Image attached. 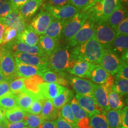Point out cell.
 Segmentation results:
<instances>
[{
	"instance_id": "6da1fadb",
	"label": "cell",
	"mask_w": 128,
	"mask_h": 128,
	"mask_svg": "<svg viewBox=\"0 0 128 128\" xmlns=\"http://www.w3.org/2000/svg\"><path fill=\"white\" fill-rule=\"evenodd\" d=\"M104 49L95 37L87 42L75 47L71 54V60H84L92 64H99Z\"/></svg>"
},
{
	"instance_id": "44dd1931",
	"label": "cell",
	"mask_w": 128,
	"mask_h": 128,
	"mask_svg": "<svg viewBox=\"0 0 128 128\" xmlns=\"http://www.w3.org/2000/svg\"><path fill=\"white\" fill-rule=\"evenodd\" d=\"M110 75L98 64H93L91 69L90 77L94 83L98 85H103L106 82Z\"/></svg>"
},
{
	"instance_id": "d4e9b609",
	"label": "cell",
	"mask_w": 128,
	"mask_h": 128,
	"mask_svg": "<svg viewBox=\"0 0 128 128\" xmlns=\"http://www.w3.org/2000/svg\"><path fill=\"white\" fill-rule=\"evenodd\" d=\"M17 40L32 46H39V35L28 26L17 36Z\"/></svg>"
},
{
	"instance_id": "5bb4252c",
	"label": "cell",
	"mask_w": 128,
	"mask_h": 128,
	"mask_svg": "<svg viewBox=\"0 0 128 128\" xmlns=\"http://www.w3.org/2000/svg\"><path fill=\"white\" fill-rule=\"evenodd\" d=\"M93 64L84 60H71V66L68 72L81 78H89Z\"/></svg>"
},
{
	"instance_id": "f546056e",
	"label": "cell",
	"mask_w": 128,
	"mask_h": 128,
	"mask_svg": "<svg viewBox=\"0 0 128 128\" xmlns=\"http://www.w3.org/2000/svg\"><path fill=\"white\" fill-rule=\"evenodd\" d=\"M102 19L107 22L110 16L122 4L120 0H102Z\"/></svg>"
},
{
	"instance_id": "9c48e42d",
	"label": "cell",
	"mask_w": 128,
	"mask_h": 128,
	"mask_svg": "<svg viewBox=\"0 0 128 128\" xmlns=\"http://www.w3.org/2000/svg\"><path fill=\"white\" fill-rule=\"evenodd\" d=\"M54 18L49 12L42 10L32 19L28 27L39 35H44Z\"/></svg>"
},
{
	"instance_id": "74e56055",
	"label": "cell",
	"mask_w": 128,
	"mask_h": 128,
	"mask_svg": "<svg viewBox=\"0 0 128 128\" xmlns=\"http://www.w3.org/2000/svg\"><path fill=\"white\" fill-rule=\"evenodd\" d=\"M59 115L61 117L62 119L68 122V123L75 126L76 128L77 122L75 119L74 116L72 111L71 104L70 103H67L60 110Z\"/></svg>"
},
{
	"instance_id": "94428289",
	"label": "cell",
	"mask_w": 128,
	"mask_h": 128,
	"mask_svg": "<svg viewBox=\"0 0 128 128\" xmlns=\"http://www.w3.org/2000/svg\"><path fill=\"white\" fill-rule=\"evenodd\" d=\"M120 2L122 4H124V5H126L127 6L128 3V0H120Z\"/></svg>"
},
{
	"instance_id": "7dc6e473",
	"label": "cell",
	"mask_w": 128,
	"mask_h": 128,
	"mask_svg": "<svg viewBox=\"0 0 128 128\" xmlns=\"http://www.w3.org/2000/svg\"><path fill=\"white\" fill-rule=\"evenodd\" d=\"M116 79L128 80V61H123L120 69L117 73Z\"/></svg>"
},
{
	"instance_id": "ee69618b",
	"label": "cell",
	"mask_w": 128,
	"mask_h": 128,
	"mask_svg": "<svg viewBox=\"0 0 128 128\" xmlns=\"http://www.w3.org/2000/svg\"><path fill=\"white\" fill-rule=\"evenodd\" d=\"M44 100H45V98H36L30 107L28 113L36 115L40 114L42 110L43 104H44Z\"/></svg>"
},
{
	"instance_id": "680465c9",
	"label": "cell",
	"mask_w": 128,
	"mask_h": 128,
	"mask_svg": "<svg viewBox=\"0 0 128 128\" xmlns=\"http://www.w3.org/2000/svg\"><path fill=\"white\" fill-rule=\"evenodd\" d=\"M5 29H6L5 26L0 22V46H1L2 44Z\"/></svg>"
},
{
	"instance_id": "bcb514c9",
	"label": "cell",
	"mask_w": 128,
	"mask_h": 128,
	"mask_svg": "<svg viewBox=\"0 0 128 128\" xmlns=\"http://www.w3.org/2000/svg\"><path fill=\"white\" fill-rule=\"evenodd\" d=\"M116 36H128V18L124 19L118 26L116 30Z\"/></svg>"
},
{
	"instance_id": "f35d334b",
	"label": "cell",
	"mask_w": 128,
	"mask_h": 128,
	"mask_svg": "<svg viewBox=\"0 0 128 128\" xmlns=\"http://www.w3.org/2000/svg\"><path fill=\"white\" fill-rule=\"evenodd\" d=\"M70 104H71V109L72 111L74 116L75 119H76L77 122L80 120L84 119L85 118H87V117H88L87 113L79 105L78 101L76 100V98L74 97L72 99L71 102H70Z\"/></svg>"
},
{
	"instance_id": "484cf974",
	"label": "cell",
	"mask_w": 128,
	"mask_h": 128,
	"mask_svg": "<svg viewBox=\"0 0 128 128\" xmlns=\"http://www.w3.org/2000/svg\"><path fill=\"white\" fill-rule=\"evenodd\" d=\"M58 40L50 38L45 35H41L39 36L40 47L42 49L44 54L49 57L53 52L58 47Z\"/></svg>"
},
{
	"instance_id": "e7e4bbea",
	"label": "cell",
	"mask_w": 128,
	"mask_h": 128,
	"mask_svg": "<svg viewBox=\"0 0 128 128\" xmlns=\"http://www.w3.org/2000/svg\"><path fill=\"white\" fill-rule=\"evenodd\" d=\"M102 1V0H93V2H97V1Z\"/></svg>"
},
{
	"instance_id": "277c9868",
	"label": "cell",
	"mask_w": 128,
	"mask_h": 128,
	"mask_svg": "<svg viewBox=\"0 0 128 128\" xmlns=\"http://www.w3.org/2000/svg\"><path fill=\"white\" fill-rule=\"evenodd\" d=\"M0 71L4 80L10 81L17 76L15 58L12 51L4 47H0Z\"/></svg>"
},
{
	"instance_id": "6f0895ef",
	"label": "cell",
	"mask_w": 128,
	"mask_h": 128,
	"mask_svg": "<svg viewBox=\"0 0 128 128\" xmlns=\"http://www.w3.org/2000/svg\"><path fill=\"white\" fill-rule=\"evenodd\" d=\"M38 128H56L55 121H45Z\"/></svg>"
},
{
	"instance_id": "52a82bcc",
	"label": "cell",
	"mask_w": 128,
	"mask_h": 128,
	"mask_svg": "<svg viewBox=\"0 0 128 128\" xmlns=\"http://www.w3.org/2000/svg\"><path fill=\"white\" fill-rule=\"evenodd\" d=\"M94 37V23L88 18L83 26L71 40L68 47H76L87 42Z\"/></svg>"
},
{
	"instance_id": "4dcf8cb0",
	"label": "cell",
	"mask_w": 128,
	"mask_h": 128,
	"mask_svg": "<svg viewBox=\"0 0 128 128\" xmlns=\"http://www.w3.org/2000/svg\"><path fill=\"white\" fill-rule=\"evenodd\" d=\"M26 113L23 110L17 107L12 109L7 110L5 111L6 120L10 123H16L23 122L26 115Z\"/></svg>"
},
{
	"instance_id": "ab89813d",
	"label": "cell",
	"mask_w": 128,
	"mask_h": 128,
	"mask_svg": "<svg viewBox=\"0 0 128 128\" xmlns=\"http://www.w3.org/2000/svg\"><path fill=\"white\" fill-rule=\"evenodd\" d=\"M112 90L122 96H127L128 92V80L116 79L112 87Z\"/></svg>"
},
{
	"instance_id": "83f0119b",
	"label": "cell",
	"mask_w": 128,
	"mask_h": 128,
	"mask_svg": "<svg viewBox=\"0 0 128 128\" xmlns=\"http://www.w3.org/2000/svg\"><path fill=\"white\" fill-rule=\"evenodd\" d=\"M110 128H120L122 110L110 109L103 113Z\"/></svg>"
},
{
	"instance_id": "f1b7e54d",
	"label": "cell",
	"mask_w": 128,
	"mask_h": 128,
	"mask_svg": "<svg viewBox=\"0 0 128 128\" xmlns=\"http://www.w3.org/2000/svg\"><path fill=\"white\" fill-rule=\"evenodd\" d=\"M74 98V92L67 88H65L64 90L52 100L53 104L57 110H60L65 104L70 103Z\"/></svg>"
},
{
	"instance_id": "8992f818",
	"label": "cell",
	"mask_w": 128,
	"mask_h": 128,
	"mask_svg": "<svg viewBox=\"0 0 128 128\" xmlns=\"http://www.w3.org/2000/svg\"><path fill=\"white\" fill-rule=\"evenodd\" d=\"M88 17L87 12H82L69 19L64 26L61 36L68 41L71 40L81 29Z\"/></svg>"
},
{
	"instance_id": "1f68e13d",
	"label": "cell",
	"mask_w": 128,
	"mask_h": 128,
	"mask_svg": "<svg viewBox=\"0 0 128 128\" xmlns=\"http://www.w3.org/2000/svg\"><path fill=\"white\" fill-rule=\"evenodd\" d=\"M108 102L110 109L120 110L124 106L123 96L113 92V90L108 92Z\"/></svg>"
},
{
	"instance_id": "c3c4849f",
	"label": "cell",
	"mask_w": 128,
	"mask_h": 128,
	"mask_svg": "<svg viewBox=\"0 0 128 128\" xmlns=\"http://www.w3.org/2000/svg\"><path fill=\"white\" fill-rule=\"evenodd\" d=\"M28 25H27V22L25 20H24L23 17L21 16L20 18L18 19L16 23L14 24V25L12 26V28H15L16 31L17 32V34L18 36L21 33H23L26 28H28Z\"/></svg>"
},
{
	"instance_id": "ac0fdd59",
	"label": "cell",
	"mask_w": 128,
	"mask_h": 128,
	"mask_svg": "<svg viewBox=\"0 0 128 128\" xmlns=\"http://www.w3.org/2000/svg\"><path fill=\"white\" fill-rule=\"evenodd\" d=\"M17 76L24 78L31 77L34 76H42L43 72L49 68L31 66L16 62Z\"/></svg>"
},
{
	"instance_id": "2e32d148",
	"label": "cell",
	"mask_w": 128,
	"mask_h": 128,
	"mask_svg": "<svg viewBox=\"0 0 128 128\" xmlns=\"http://www.w3.org/2000/svg\"><path fill=\"white\" fill-rule=\"evenodd\" d=\"M44 82L53 83L60 85L61 86H69V76L64 72H56L49 68L43 72L41 76Z\"/></svg>"
},
{
	"instance_id": "9f6ffc18",
	"label": "cell",
	"mask_w": 128,
	"mask_h": 128,
	"mask_svg": "<svg viewBox=\"0 0 128 128\" xmlns=\"http://www.w3.org/2000/svg\"><path fill=\"white\" fill-rule=\"evenodd\" d=\"M28 1V0H9L12 7L16 10H18Z\"/></svg>"
},
{
	"instance_id": "60d3db41",
	"label": "cell",
	"mask_w": 128,
	"mask_h": 128,
	"mask_svg": "<svg viewBox=\"0 0 128 128\" xmlns=\"http://www.w3.org/2000/svg\"><path fill=\"white\" fill-rule=\"evenodd\" d=\"M21 16L18 10L12 11L6 17L0 18V22L5 26L6 28H12L16 22L20 18Z\"/></svg>"
},
{
	"instance_id": "f907efd6",
	"label": "cell",
	"mask_w": 128,
	"mask_h": 128,
	"mask_svg": "<svg viewBox=\"0 0 128 128\" xmlns=\"http://www.w3.org/2000/svg\"><path fill=\"white\" fill-rule=\"evenodd\" d=\"M11 94L12 93L10 89L9 81L6 80H3L0 82V98Z\"/></svg>"
},
{
	"instance_id": "816d5d0a",
	"label": "cell",
	"mask_w": 128,
	"mask_h": 128,
	"mask_svg": "<svg viewBox=\"0 0 128 128\" xmlns=\"http://www.w3.org/2000/svg\"><path fill=\"white\" fill-rule=\"evenodd\" d=\"M56 128H76V126L62 119L60 115L55 121Z\"/></svg>"
},
{
	"instance_id": "f5cc1de1",
	"label": "cell",
	"mask_w": 128,
	"mask_h": 128,
	"mask_svg": "<svg viewBox=\"0 0 128 128\" xmlns=\"http://www.w3.org/2000/svg\"><path fill=\"white\" fill-rule=\"evenodd\" d=\"M4 124V128H23L26 126L24 121L16 123H10L6 120L3 122Z\"/></svg>"
},
{
	"instance_id": "681fc988",
	"label": "cell",
	"mask_w": 128,
	"mask_h": 128,
	"mask_svg": "<svg viewBox=\"0 0 128 128\" xmlns=\"http://www.w3.org/2000/svg\"><path fill=\"white\" fill-rule=\"evenodd\" d=\"M69 0H46L42 6L45 7H61L68 4Z\"/></svg>"
},
{
	"instance_id": "e0dca14e",
	"label": "cell",
	"mask_w": 128,
	"mask_h": 128,
	"mask_svg": "<svg viewBox=\"0 0 128 128\" xmlns=\"http://www.w3.org/2000/svg\"><path fill=\"white\" fill-rule=\"evenodd\" d=\"M46 0H28L18 10L20 16L24 20L28 21L33 17Z\"/></svg>"
},
{
	"instance_id": "03108f58",
	"label": "cell",
	"mask_w": 128,
	"mask_h": 128,
	"mask_svg": "<svg viewBox=\"0 0 128 128\" xmlns=\"http://www.w3.org/2000/svg\"><path fill=\"white\" fill-rule=\"evenodd\" d=\"M9 1V0H0V1H1V2H6V1Z\"/></svg>"
},
{
	"instance_id": "11a10c76",
	"label": "cell",
	"mask_w": 128,
	"mask_h": 128,
	"mask_svg": "<svg viewBox=\"0 0 128 128\" xmlns=\"http://www.w3.org/2000/svg\"><path fill=\"white\" fill-rule=\"evenodd\" d=\"M76 128H92L90 124L89 117L85 118L77 122Z\"/></svg>"
},
{
	"instance_id": "e575fe53",
	"label": "cell",
	"mask_w": 128,
	"mask_h": 128,
	"mask_svg": "<svg viewBox=\"0 0 128 128\" xmlns=\"http://www.w3.org/2000/svg\"><path fill=\"white\" fill-rule=\"evenodd\" d=\"M24 121L26 122V126L30 128H38L45 122L40 114H33L28 112L26 113Z\"/></svg>"
},
{
	"instance_id": "8fae6325",
	"label": "cell",
	"mask_w": 128,
	"mask_h": 128,
	"mask_svg": "<svg viewBox=\"0 0 128 128\" xmlns=\"http://www.w3.org/2000/svg\"><path fill=\"white\" fill-rule=\"evenodd\" d=\"M69 82L76 91V94L92 97V90L94 84L92 81L84 78L69 76Z\"/></svg>"
},
{
	"instance_id": "836d02e7",
	"label": "cell",
	"mask_w": 128,
	"mask_h": 128,
	"mask_svg": "<svg viewBox=\"0 0 128 128\" xmlns=\"http://www.w3.org/2000/svg\"><path fill=\"white\" fill-rule=\"evenodd\" d=\"M24 79V78L17 76L9 81L10 89L12 94L17 96L25 92Z\"/></svg>"
},
{
	"instance_id": "db71d44e",
	"label": "cell",
	"mask_w": 128,
	"mask_h": 128,
	"mask_svg": "<svg viewBox=\"0 0 128 128\" xmlns=\"http://www.w3.org/2000/svg\"><path fill=\"white\" fill-rule=\"evenodd\" d=\"M120 128H128V106L122 110V117Z\"/></svg>"
},
{
	"instance_id": "3957f363",
	"label": "cell",
	"mask_w": 128,
	"mask_h": 128,
	"mask_svg": "<svg viewBox=\"0 0 128 128\" xmlns=\"http://www.w3.org/2000/svg\"><path fill=\"white\" fill-rule=\"evenodd\" d=\"M94 37L104 50L110 49L116 37V32L108 22L101 21L94 23Z\"/></svg>"
},
{
	"instance_id": "5b68a950",
	"label": "cell",
	"mask_w": 128,
	"mask_h": 128,
	"mask_svg": "<svg viewBox=\"0 0 128 128\" xmlns=\"http://www.w3.org/2000/svg\"><path fill=\"white\" fill-rule=\"evenodd\" d=\"M122 64L121 58L116 52L110 49H105L98 65H100L110 75L114 76L119 72Z\"/></svg>"
},
{
	"instance_id": "cb8c5ba5",
	"label": "cell",
	"mask_w": 128,
	"mask_h": 128,
	"mask_svg": "<svg viewBox=\"0 0 128 128\" xmlns=\"http://www.w3.org/2000/svg\"><path fill=\"white\" fill-rule=\"evenodd\" d=\"M126 10L124 5L121 4L112 13L107 20V22L112 28L116 30L120 24L126 18Z\"/></svg>"
},
{
	"instance_id": "003e7915",
	"label": "cell",
	"mask_w": 128,
	"mask_h": 128,
	"mask_svg": "<svg viewBox=\"0 0 128 128\" xmlns=\"http://www.w3.org/2000/svg\"><path fill=\"white\" fill-rule=\"evenodd\" d=\"M28 128V126H26V127H24V128Z\"/></svg>"
},
{
	"instance_id": "ffe728a7",
	"label": "cell",
	"mask_w": 128,
	"mask_h": 128,
	"mask_svg": "<svg viewBox=\"0 0 128 128\" xmlns=\"http://www.w3.org/2000/svg\"><path fill=\"white\" fill-rule=\"evenodd\" d=\"M44 82L40 76H34L24 79L26 90L34 94L39 98H43L40 94V86Z\"/></svg>"
},
{
	"instance_id": "b9f144b4",
	"label": "cell",
	"mask_w": 128,
	"mask_h": 128,
	"mask_svg": "<svg viewBox=\"0 0 128 128\" xmlns=\"http://www.w3.org/2000/svg\"><path fill=\"white\" fill-rule=\"evenodd\" d=\"M17 36H18L17 32L15 28H6L4 34V39L1 46L7 45L16 40L17 38Z\"/></svg>"
},
{
	"instance_id": "30bf717a",
	"label": "cell",
	"mask_w": 128,
	"mask_h": 128,
	"mask_svg": "<svg viewBox=\"0 0 128 128\" xmlns=\"http://www.w3.org/2000/svg\"><path fill=\"white\" fill-rule=\"evenodd\" d=\"M13 55L16 62L31 66L48 68L49 57L48 56H39L18 52H14Z\"/></svg>"
},
{
	"instance_id": "ba28073f",
	"label": "cell",
	"mask_w": 128,
	"mask_h": 128,
	"mask_svg": "<svg viewBox=\"0 0 128 128\" xmlns=\"http://www.w3.org/2000/svg\"><path fill=\"white\" fill-rule=\"evenodd\" d=\"M42 10L49 12L54 18L61 20H68L80 12V10L70 4L61 7L42 6Z\"/></svg>"
},
{
	"instance_id": "f6af8a7d",
	"label": "cell",
	"mask_w": 128,
	"mask_h": 128,
	"mask_svg": "<svg viewBox=\"0 0 128 128\" xmlns=\"http://www.w3.org/2000/svg\"><path fill=\"white\" fill-rule=\"evenodd\" d=\"M14 10H15V9L12 7L9 1L6 2L0 1V18L6 17Z\"/></svg>"
},
{
	"instance_id": "8d00e7d4",
	"label": "cell",
	"mask_w": 128,
	"mask_h": 128,
	"mask_svg": "<svg viewBox=\"0 0 128 128\" xmlns=\"http://www.w3.org/2000/svg\"><path fill=\"white\" fill-rule=\"evenodd\" d=\"M90 118V124L92 128H110L103 113L94 115Z\"/></svg>"
},
{
	"instance_id": "7c38bea8",
	"label": "cell",
	"mask_w": 128,
	"mask_h": 128,
	"mask_svg": "<svg viewBox=\"0 0 128 128\" xmlns=\"http://www.w3.org/2000/svg\"><path fill=\"white\" fill-rule=\"evenodd\" d=\"M6 48L11 51L18 52L39 56H48L39 46H32L17 40V39L6 46Z\"/></svg>"
},
{
	"instance_id": "be15d7a7",
	"label": "cell",
	"mask_w": 128,
	"mask_h": 128,
	"mask_svg": "<svg viewBox=\"0 0 128 128\" xmlns=\"http://www.w3.org/2000/svg\"><path fill=\"white\" fill-rule=\"evenodd\" d=\"M0 128H4V124L3 123H0Z\"/></svg>"
},
{
	"instance_id": "603a6c76",
	"label": "cell",
	"mask_w": 128,
	"mask_h": 128,
	"mask_svg": "<svg viewBox=\"0 0 128 128\" xmlns=\"http://www.w3.org/2000/svg\"><path fill=\"white\" fill-rule=\"evenodd\" d=\"M60 110H57L52 100L45 99L43 104L42 110L40 115L45 121H55L58 117Z\"/></svg>"
},
{
	"instance_id": "9a60e30c",
	"label": "cell",
	"mask_w": 128,
	"mask_h": 128,
	"mask_svg": "<svg viewBox=\"0 0 128 128\" xmlns=\"http://www.w3.org/2000/svg\"><path fill=\"white\" fill-rule=\"evenodd\" d=\"M108 92L102 85L94 84L92 96L99 106L103 113L110 110L108 102Z\"/></svg>"
},
{
	"instance_id": "d6a6232c",
	"label": "cell",
	"mask_w": 128,
	"mask_h": 128,
	"mask_svg": "<svg viewBox=\"0 0 128 128\" xmlns=\"http://www.w3.org/2000/svg\"><path fill=\"white\" fill-rule=\"evenodd\" d=\"M128 36H116L112 49L116 52L124 54L128 52Z\"/></svg>"
},
{
	"instance_id": "6125c7cd",
	"label": "cell",
	"mask_w": 128,
	"mask_h": 128,
	"mask_svg": "<svg viewBox=\"0 0 128 128\" xmlns=\"http://www.w3.org/2000/svg\"><path fill=\"white\" fill-rule=\"evenodd\" d=\"M3 80H4V76H2V73H1V72L0 71V82H1V81H2Z\"/></svg>"
},
{
	"instance_id": "7a4b0ae2",
	"label": "cell",
	"mask_w": 128,
	"mask_h": 128,
	"mask_svg": "<svg viewBox=\"0 0 128 128\" xmlns=\"http://www.w3.org/2000/svg\"><path fill=\"white\" fill-rule=\"evenodd\" d=\"M71 66L68 47H57L49 57L48 68L56 72H68Z\"/></svg>"
},
{
	"instance_id": "d590c367",
	"label": "cell",
	"mask_w": 128,
	"mask_h": 128,
	"mask_svg": "<svg viewBox=\"0 0 128 128\" xmlns=\"http://www.w3.org/2000/svg\"><path fill=\"white\" fill-rule=\"evenodd\" d=\"M0 107L4 110L12 109L18 107L17 96L11 94L0 98Z\"/></svg>"
},
{
	"instance_id": "d6986e66",
	"label": "cell",
	"mask_w": 128,
	"mask_h": 128,
	"mask_svg": "<svg viewBox=\"0 0 128 128\" xmlns=\"http://www.w3.org/2000/svg\"><path fill=\"white\" fill-rule=\"evenodd\" d=\"M65 89L63 86L53 83L44 82L40 86V94L43 98L52 100Z\"/></svg>"
},
{
	"instance_id": "7bdbcfd3",
	"label": "cell",
	"mask_w": 128,
	"mask_h": 128,
	"mask_svg": "<svg viewBox=\"0 0 128 128\" xmlns=\"http://www.w3.org/2000/svg\"><path fill=\"white\" fill-rule=\"evenodd\" d=\"M92 2L93 0H69L68 4L76 8L80 11L82 10V12H85L92 4Z\"/></svg>"
},
{
	"instance_id": "4316f807",
	"label": "cell",
	"mask_w": 128,
	"mask_h": 128,
	"mask_svg": "<svg viewBox=\"0 0 128 128\" xmlns=\"http://www.w3.org/2000/svg\"><path fill=\"white\" fill-rule=\"evenodd\" d=\"M16 96H17V102L18 106L26 112H28L35 99L39 98L34 94L26 90Z\"/></svg>"
},
{
	"instance_id": "4fadbf2b",
	"label": "cell",
	"mask_w": 128,
	"mask_h": 128,
	"mask_svg": "<svg viewBox=\"0 0 128 128\" xmlns=\"http://www.w3.org/2000/svg\"><path fill=\"white\" fill-rule=\"evenodd\" d=\"M76 98L81 108L87 113L89 118L94 115L103 113V111L99 108L92 97L76 94Z\"/></svg>"
},
{
	"instance_id": "91938a15",
	"label": "cell",
	"mask_w": 128,
	"mask_h": 128,
	"mask_svg": "<svg viewBox=\"0 0 128 128\" xmlns=\"http://www.w3.org/2000/svg\"><path fill=\"white\" fill-rule=\"evenodd\" d=\"M5 111L4 109L0 107V123H3L6 120V116H5Z\"/></svg>"
},
{
	"instance_id": "7402d4cb",
	"label": "cell",
	"mask_w": 128,
	"mask_h": 128,
	"mask_svg": "<svg viewBox=\"0 0 128 128\" xmlns=\"http://www.w3.org/2000/svg\"><path fill=\"white\" fill-rule=\"evenodd\" d=\"M66 21L54 18L48 26L44 35L58 40L61 36L62 30Z\"/></svg>"
}]
</instances>
